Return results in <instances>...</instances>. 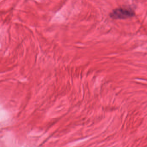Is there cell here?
<instances>
[{"label": "cell", "instance_id": "1", "mask_svg": "<svg viewBox=\"0 0 147 147\" xmlns=\"http://www.w3.org/2000/svg\"><path fill=\"white\" fill-rule=\"evenodd\" d=\"M135 15L133 10L130 8H118L115 9L110 14V17L114 19H126Z\"/></svg>", "mask_w": 147, "mask_h": 147}]
</instances>
